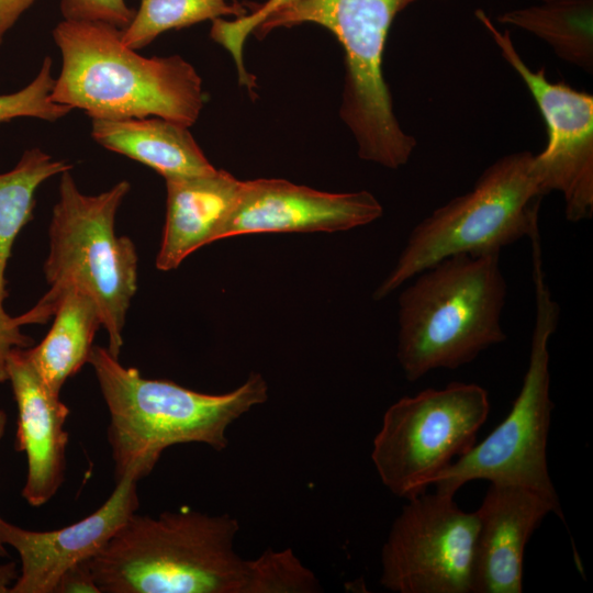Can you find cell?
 <instances>
[{"label":"cell","instance_id":"9","mask_svg":"<svg viewBox=\"0 0 593 593\" xmlns=\"http://www.w3.org/2000/svg\"><path fill=\"white\" fill-rule=\"evenodd\" d=\"M489 394L477 383L451 382L404 396L385 411L371 459L382 483L412 499L475 444L488 418Z\"/></svg>","mask_w":593,"mask_h":593},{"label":"cell","instance_id":"11","mask_svg":"<svg viewBox=\"0 0 593 593\" xmlns=\"http://www.w3.org/2000/svg\"><path fill=\"white\" fill-rule=\"evenodd\" d=\"M474 15L506 63L529 90L545 121L548 142L535 154L546 191H558L569 222L593 215V96L564 82H552L546 68L532 69L522 58L508 31L501 32L483 10Z\"/></svg>","mask_w":593,"mask_h":593},{"label":"cell","instance_id":"23","mask_svg":"<svg viewBox=\"0 0 593 593\" xmlns=\"http://www.w3.org/2000/svg\"><path fill=\"white\" fill-rule=\"evenodd\" d=\"M299 0H267L261 4H248L249 12L234 21L216 19L212 21L211 38L222 45L233 57L239 83L249 92L256 88V81L244 65V45L249 34L273 12Z\"/></svg>","mask_w":593,"mask_h":593},{"label":"cell","instance_id":"14","mask_svg":"<svg viewBox=\"0 0 593 593\" xmlns=\"http://www.w3.org/2000/svg\"><path fill=\"white\" fill-rule=\"evenodd\" d=\"M18 409L14 448L25 452L27 473L22 497L32 506L47 503L65 479L68 406L34 366L27 348H13L7 361Z\"/></svg>","mask_w":593,"mask_h":593},{"label":"cell","instance_id":"17","mask_svg":"<svg viewBox=\"0 0 593 593\" xmlns=\"http://www.w3.org/2000/svg\"><path fill=\"white\" fill-rule=\"evenodd\" d=\"M72 168L34 147L23 153L11 170L0 174V384L8 381L7 361L13 348H29L33 338L22 333L18 316L4 309L7 268L14 242L33 219L35 192L47 179Z\"/></svg>","mask_w":593,"mask_h":593},{"label":"cell","instance_id":"26","mask_svg":"<svg viewBox=\"0 0 593 593\" xmlns=\"http://www.w3.org/2000/svg\"><path fill=\"white\" fill-rule=\"evenodd\" d=\"M35 0H0V45L8 31Z\"/></svg>","mask_w":593,"mask_h":593},{"label":"cell","instance_id":"3","mask_svg":"<svg viewBox=\"0 0 593 593\" xmlns=\"http://www.w3.org/2000/svg\"><path fill=\"white\" fill-rule=\"evenodd\" d=\"M61 70L52 99L91 119L159 116L190 127L205 96L194 67L178 55L145 57L103 22L64 20L53 31Z\"/></svg>","mask_w":593,"mask_h":593},{"label":"cell","instance_id":"5","mask_svg":"<svg viewBox=\"0 0 593 593\" xmlns=\"http://www.w3.org/2000/svg\"><path fill=\"white\" fill-rule=\"evenodd\" d=\"M130 188L123 180L102 193L88 195L79 191L70 170L60 175L44 262L49 289L30 311L19 315L22 325L46 323L63 296L78 289L96 302L108 334V350L119 358L138 278L134 243L114 231L116 212Z\"/></svg>","mask_w":593,"mask_h":593},{"label":"cell","instance_id":"8","mask_svg":"<svg viewBox=\"0 0 593 593\" xmlns=\"http://www.w3.org/2000/svg\"><path fill=\"white\" fill-rule=\"evenodd\" d=\"M536 315L522 388L506 417L479 444L433 481L435 491L454 495L472 480L518 485L559 503L547 462L553 402L550 399L549 339L559 306L549 291L538 238L530 240Z\"/></svg>","mask_w":593,"mask_h":593},{"label":"cell","instance_id":"16","mask_svg":"<svg viewBox=\"0 0 593 593\" xmlns=\"http://www.w3.org/2000/svg\"><path fill=\"white\" fill-rule=\"evenodd\" d=\"M240 180L225 170L166 180V220L156 267L174 270L190 254L219 240L232 211Z\"/></svg>","mask_w":593,"mask_h":593},{"label":"cell","instance_id":"28","mask_svg":"<svg viewBox=\"0 0 593 593\" xmlns=\"http://www.w3.org/2000/svg\"><path fill=\"white\" fill-rule=\"evenodd\" d=\"M7 423H8V416H7V413L0 409V441L5 433V427H7ZM1 517H0V522H1ZM8 550L5 548V545L2 542L1 540V535H0V557H8Z\"/></svg>","mask_w":593,"mask_h":593},{"label":"cell","instance_id":"18","mask_svg":"<svg viewBox=\"0 0 593 593\" xmlns=\"http://www.w3.org/2000/svg\"><path fill=\"white\" fill-rule=\"evenodd\" d=\"M91 135L104 148L150 167L165 180L215 169L188 126L164 118L91 119Z\"/></svg>","mask_w":593,"mask_h":593},{"label":"cell","instance_id":"21","mask_svg":"<svg viewBox=\"0 0 593 593\" xmlns=\"http://www.w3.org/2000/svg\"><path fill=\"white\" fill-rule=\"evenodd\" d=\"M248 4L227 0H141L131 23L122 30V43L134 51L150 44L158 35L222 16L242 18Z\"/></svg>","mask_w":593,"mask_h":593},{"label":"cell","instance_id":"1","mask_svg":"<svg viewBox=\"0 0 593 593\" xmlns=\"http://www.w3.org/2000/svg\"><path fill=\"white\" fill-rule=\"evenodd\" d=\"M238 530L228 514L181 508L152 517L135 512L89 563L101 593L321 591L291 549L242 558L234 548Z\"/></svg>","mask_w":593,"mask_h":593},{"label":"cell","instance_id":"24","mask_svg":"<svg viewBox=\"0 0 593 593\" xmlns=\"http://www.w3.org/2000/svg\"><path fill=\"white\" fill-rule=\"evenodd\" d=\"M60 11L65 20L103 22L121 30L135 14L124 0H61Z\"/></svg>","mask_w":593,"mask_h":593},{"label":"cell","instance_id":"12","mask_svg":"<svg viewBox=\"0 0 593 593\" xmlns=\"http://www.w3.org/2000/svg\"><path fill=\"white\" fill-rule=\"evenodd\" d=\"M383 208L367 190L332 193L284 179L242 182L219 239L258 233L337 232L378 220Z\"/></svg>","mask_w":593,"mask_h":593},{"label":"cell","instance_id":"10","mask_svg":"<svg viewBox=\"0 0 593 593\" xmlns=\"http://www.w3.org/2000/svg\"><path fill=\"white\" fill-rule=\"evenodd\" d=\"M381 552L380 583L396 593H472L478 514L454 495L407 500Z\"/></svg>","mask_w":593,"mask_h":593},{"label":"cell","instance_id":"2","mask_svg":"<svg viewBox=\"0 0 593 593\" xmlns=\"http://www.w3.org/2000/svg\"><path fill=\"white\" fill-rule=\"evenodd\" d=\"M88 363L109 411L108 441L116 481L147 477L172 445L200 443L225 449L228 426L268 399V384L259 373L231 392L206 394L172 381L146 379L104 347L93 346Z\"/></svg>","mask_w":593,"mask_h":593},{"label":"cell","instance_id":"25","mask_svg":"<svg viewBox=\"0 0 593 593\" xmlns=\"http://www.w3.org/2000/svg\"><path fill=\"white\" fill-rule=\"evenodd\" d=\"M54 593H101L88 560L67 569L60 577Z\"/></svg>","mask_w":593,"mask_h":593},{"label":"cell","instance_id":"19","mask_svg":"<svg viewBox=\"0 0 593 593\" xmlns=\"http://www.w3.org/2000/svg\"><path fill=\"white\" fill-rule=\"evenodd\" d=\"M100 326L98 306L89 294L71 289L63 296L49 332L37 346L27 348L53 392L59 394L64 383L88 363Z\"/></svg>","mask_w":593,"mask_h":593},{"label":"cell","instance_id":"20","mask_svg":"<svg viewBox=\"0 0 593 593\" xmlns=\"http://www.w3.org/2000/svg\"><path fill=\"white\" fill-rule=\"evenodd\" d=\"M497 21L544 41L562 60L593 70V0H549L503 12Z\"/></svg>","mask_w":593,"mask_h":593},{"label":"cell","instance_id":"27","mask_svg":"<svg viewBox=\"0 0 593 593\" xmlns=\"http://www.w3.org/2000/svg\"><path fill=\"white\" fill-rule=\"evenodd\" d=\"M19 577L15 562L0 564V593H10V589Z\"/></svg>","mask_w":593,"mask_h":593},{"label":"cell","instance_id":"6","mask_svg":"<svg viewBox=\"0 0 593 593\" xmlns=\"http://www.w3.org/2000/svg\"><path fill=\"white\" fill-rule=\"evenodd\" d=\"M419 0H299L273 12L254 34L303 23L329 31L345 55L339 115L357 144L358 156L398 169L411 158L416 139L400 125L382 70L388 34L395 16Z\"/></svg>","mask_w":593,"mask_h":593},{"label":"cell","instance_id":"13","mask_svg":"<svg viewBox=\"0 0 593 593\" xmlns=\"http://www.w3.org/2000/svg\"><path fill=\"white\" fill-rule=\"evenodd\" d=\"M137 482L131 477L120 479L98 510L60 529L29 530L2 518L1 540L18 552L21 561V571L10 593H54L67 569L97 555L136 512Z\"/></svg>","mask_w":593,"mask_h":593},{"label":"cell","instance_id":"7","mask_svg":"<svg viewBox=\"0 0 593 593\" xmlns=\"http://www.w3.org/2000/svg\"><path fill=\"white\" fill-rule=\"evenodd\" d=\"M548 194L529 150L489 165L471 190L424 217L410 233L395 266L373 293L387 298L433 264L462 253L499 250L537 227Z\"/></svg>","mask_w":593,"mask_h":593},{"label":"cell","instance_id":"29","mask_svg":"<svg viewBox=\"0 0 593 593\" xmlns=\"http://www.w3.org/2000/svg\"><path fill=\"white\" fill-rule=\"evenodd\" d=\"M538 1H549V0H538Z\"/></svg>","mask_w":593,"mask_h":593},{"label":"cell","instance_id":"15","mask_svg":"<svg viewBox=\"0 0 593 593\" xmlns=\"http://www.w3.org/2000/svg\"><path fill=\"white\" fill-rule=\"evenodd\" d=\"M559 503L518 485L491 483L477 510L472 593H521L526 545Z\"/></svg>","mask_w":593,"mask_h":593},{"label":"cell","instance_id":"22","mask_svg":"<svg viewBox=\"0 0 593 593\" xmlns=\"http://www.w3.org/2000/svg\"><path fill=\"white\" fill-rule=\"evenodd\" d=\"M52 66V58L45 57L38 74L26 87L16 92L0 94V123L16 118L56 121L72 110L52 99L55 83Z\"/></svg>","mask_w":593,"mask_h":593},{"label":"cell","instance_id":"4","mask_svg":"<svg viewBox=\"0 0 593 593\" xmlns=\"http://www.w3.org/2000/svg\"><path fill=\"white\" fill-rule=\"evenodd\" d=\"M501 251L446 257L412 278L399 298L396 356L409 381L458 369L503 343L507 286Z\"/></svg>","mask_w":593,"mask_h":593}]
</instances>
